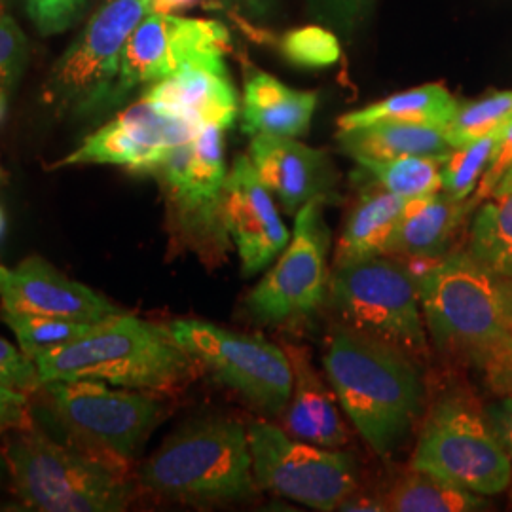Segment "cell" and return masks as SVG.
<instances>
[{
	"instance_id": "25",
	"label": "cell",
	"mask_w": 512,
	"mask_h": 512,
	"mask_svg": "<svg viewBox=\"0 0 512 512\" xmlns=\"http://www.w3.org/2000/svg\"><path fill=\"white\" fill-rule=\"evenodd\" d=\"M458 107L456 97L444 84H425L408 92L395 93L365 109L353 110L340 116L338 128H359L384 120L446 128L452 122Z\"/></svg>"
},
{
	"instance_id": "7",
	"label": "cell",
	"mask_w": 512,
	"mask_h": 512,
	"mask_svg": "<svg viewBox=\"0 0 512 512\" xmlns=\"http://www.w3.org/2000/svg\"><path fill=\"white\" fill-rule=\"evenodd\" d=\"M148 12L150 0H105L57 57L42 86V101L74 118L110 109L126 44Z\"/></svg>"
},
{
	"instance_id": "4",
	"label": "cell",
	"mask_w": 512,
	"mask_h": 512,
	"mask_svg": "<svg viewBox=\"0 0 512 512\" xmlns=\"http://www.w3.org/2000/svg\"><path fill=\"white\" fill-rule=\"evenodd\" d=\"M21 505L38 512H118L128 509L135 484L122 469L78 444H61L31 425L2 446Z\"/></svg>"
},
{
	"instance_id": "31",
	"label": "cell",
	"mask_w": 512,
	"mask_h": 512,
	"mask_svg": "<svg viewBox=\"0 0 512 512\" xmlns=\"http://www.w3.org/2000/svg\"><path fill=\"white\" fill-rule=\"evenodd\" d=\"M503 131H495L469 145L454 148V152L442 164V192L446 196L459 202L469 200L494 160L495 148Z\"/></svg>"
},
{
	"instance_id": "9",
	"label": "cell",
	"mask_w": 512,
	"mask_h": 512,
	"mask_svg": "<svg viewBox=\"0 0 512 512\" xmlns=\"http://www.w3.org/2000/svg\"><path fill=\"white\" fill-rule=\"evenodd\" d=\"M42 389L74 444L128 471L135 454L167 416L154 393L114 389L97 380H55Z\"/></svg>"
},
{
	"instance_id": "44",
	"label": "cell",
	"mask_w": 512,
	"mask_h": 512,
	"mask_svg": "<svg viewBox=\"0 0 512 512\" xmlns=\"http://www.w3.org/2000/svg\"><path fill=\"white\" fill-rule=\"evenodd\" d=\"M10 482V467H8V459L4 454V448H0V488Z\"/></svg>"
},
{
	"instance_id": "17",
	"label": "cell",
	"mask_w": 512,
	"mask_h": 512,
	"mask_svg": "<svg viewBox=\"0 0 512 512\" xmlns=\"http://www.w3.org/2000/svg\"><path fill=\"white\" fill-rule=\"evenodd\" d=\"M2 310L101 323L122 313L109 298L59 272L48 260L29 256L16 268L0 266Z\"/></svg>"
},
{
	"instance_id": "42",
	"label": "cell",
	"mask_w": 512,
	"mask_h": 512,
	"mask_svg": "<svg viewBox=\"0 0 512 512\" xmlns=\"http://www.w3.org/2000/svg\"><path fill=\"white\" fill-rule=\"evenodd\" d=\"M509 192H512V160L511 164L507 165V169L503 171L501 179H499L497 184H495L494 192H492V196H490V198H495V196H505V194H509Z\"/></svg>"
},
{
	"instance_id": "12",
	"label": "cell",
	"mask_w": 512,
	"mask_h": 512,
	"mask_svg": "<svg viewBox=\"0 0 512 512\" xmlns=\"http://www.w3.org/2000/svg\"><path fill=\"white\" fill-rule=\"evenodd\" d=\"M247 435L258 488L315 511H338L359 490L355 459L346 452L294 439L270 421H253Z\"/></svg>"
},
{
	"instance_id": "8",
	"label": "cell",
	"mask_w": 512,
	"mask_h": 512,
	"mask_svg": "<svg viewBox=\"0 0 512 512\" xmlns=\"http://www.w3.org/2000/svg\"><path fill=\"white\" fill-rule=\"evenodd\" d=\"M329 300L351 329L401 349L412 359L425 357L427 329L418 283L403 260L376 256L334 268Z\"/></svg>"
},
{
	"instance_id": "29",
	"label": "cell",
	"mask_w": 512,
	"mask_h": 512,
	"mask_svg": "<svg viewBox=\"0 0 512 512\" xmlns=\"http://www.w3.org/2000/svg\"><path fill=\"white\" fill-rule=\"evenodd\" d=\"M2 321L14 332L18 346L33 361L57 348H63L92 332L99 323H82L63 317H48L19 311H0Z\"/></svg>"
},
{
	"instance_id": "26",
	"label": "cell",
	"mask_w": 512,
	"mask_h": 512,
	"mask_svg": "<svg viewBox=\"0 0 512 512\" xmlns=\"http://www.w3.org/2000/svg\"><path fill=\"white\" fill-rule=\"evenodd\" d=\"M385 511L478 512L492 509L486 495L473 494L439 476L410 469L380 495Z\"/></svg>"
},
{
	"instance_id": "48",
	"label": "cell",
	"mask_w": 512,
	"mask_h": 512,
	"mask_svg": "<svg viewBox=\"0 0 512 512\" xmlns=\"http://www.w3.org/2000/svg\"><path fill=\"white\" fill-rule=\"evenodd\" d=\"M507 395H511V397H512V389H511V391H509V393H507Z\"/></svg>"
},
{
	"instance_id": "11",
	"label": "cell",
	"mask_w": 512,
	"mask_h": 512,
	"mask_svg": "<svg viewBox=\"0 0 512 512\" xmlns=\"http://www.w3.org/2000/svg\"><path fill=\"white\" fill-rule=\"evenodd\" d=\"M167 327L198 365L245 403L272 416L285 412L294 380L285 349L200 319H177Z\"/></svg>"
},
{
	"instance_id": "20",
	"label": "cell",
	"mask_w": 512,
	"mask_h": 512,
	"mask_svg": "<svg viewBox=\"0 0 512 512\" xmlns=\"http://www.w3.org/2000/svg\"><path fill=\"white\" fill-rule=\"evenodd\" d=\"M476 205L478 203L473 198L459 202L444 192L406 200L403 215L387 241L384 256L427 262L450 253L448 249L459 224Z\"/></svg>"
},
{
	"instance_id": "15",
	"label": "cell",
	"mask_w": 512,
	"mask_h": 512,
	"mask_svg": "<svg viewBox=\"0 0 512 512\" xmlns=\"http://www.w3.org/2000/svg\"><path fill=\"white\" fill-rule=\"evenodd\" d=\"M200 129L141 97L90 133L54 167L118 165L131 173L152 175L175 148L190 143Z\"/></svg>"
},
{
	"instance_id": "6",
	"label": "cell",
	"mask_w": 512,
	"mask_h": 512,
	"mask_svg": "<svg viewBox=\"0 0 512 512\" xmlns=\"http://www.w3.org/2000/svg\"><path fill=\"white\" fill-rule=\"evenodd\" d=\"M152 175L164 192L173 247L196 253L205 264H220L230 247L222 211L228 175L224 129H200L190 143L175 148Z\"/></svg>"
},
{
	"instance_id": "38",
	"label": "cell",
	"mask_w": 512,
	"mask_h": 512,
	"mask_svg": "<svg viewBox=\"0 0 512 512\" xmlns=\"http://www.w3.org/2000/svg\"><path fill=\"white\" fill-rule=\"evenodd\" d=\"M480 370L497 395H507L512 389V340L480 366Z\"/></svg>"
},
{
	"instance_id": "41",
	"label": "cell",
	"mask_w": 512,
	"mask_h": 512,
	"mask_svg": "<svg viewBox=\"0 0 512 512\" xmlns=\"http://www.w3.org/2000/svg\"><path fill=\"white\" fill-rule=\"evenodd\" d=\"M202 0H150L152 14H177Z\"/></svg>"
},
{
	"instance_id": "45",
	"label": "cell",
	"mask_w": 512,
	"mask_h": 512,
	"mask_svg": "<svg viewBox=\"0 0 512 512\" xmlns=\"http://www.w3.org/2000/svg\"><path fill=\"white\" fill-rule=\"evenodd\" d=\"M8 97H10V95H6V93H0V122L4 120V116H6V110H8Z\"/></svg>"
},
{
	"instance_id": "43",
	"label": "cell",
	"mask_w": 512,
	"mask_h": 512,
	"mask_svg": "<svg viewBox=\"0 0 512 512\" xmlns=\"http://www.w3.org/2000/svg\"><path fill=\"white\" fill-rule=\"evenodd\" d=\"M499 287H501V294H503V304H505L507 317H509L512 325V279H499Z\"/></svg>"
},
{
	"instance_id": "33",
	"label": "cell",
	"mask_w": 512,
	"mask_h": 512,
	"mask_svg": "<svg viewBox=\"0 0 512 512\" xmlns=\"http://www.w3.org/2000/svg\"><path fill=\"white\" fill-rule=\"evenodd\" d=\"M29 40L18 21L0 12V93L14 92L29 65Z\"/></svg>"
},
{
	"instance_id": "24",
	"label": "cell",
	"mask_w": 512,
	"mask_h": 512,
	"mask_svg": "<svg viewBox=\"0 0 512 512\" xmlns=\"http://www.w3.org/2000/svg\"><path fill=\"white\" fill-rule=\"evenodd\" d=\"M406 200L380 190H368L353 205L338 239L334 253V268L384 256L387 241L403 215Z\"/></svg>"
},
{
	"instance_id": "35",
	"label": "cell",
	"mask_w": 512,
	"mask_h": 512,
	"mask_svg": "<svg viewBox=\"0 0 512 512\" xmlns=\"http://www.w3.org/2000/svg\"><path fill=\"white\" fill-rule=\"evenodd\" d=\"M0 384L8 385L23 393L42 389L37 363L21 349L0 336Z\"/></svg>"
},
{
	"instance_id": "13",
	"label": "cell",
	"mask_w": 512,
	"mask_h": 512,
	"mask_svg": "<svg viewBox=\"0 0 512 512\" xmlns=\"http://www.w3.org/2000/svg\"><path fill=\"white\" fill-rule=\"evenodd\" d=\"M325 200H311L294 215L293 236L274 268L249 293L245 308L260 323L281 325L319 310L329 298L330 232Z\"/></svg>"
},
{
	"instance_id": "21",
	"label": "cell",
	"mask_w": 512,
	"mask_h": 512,
	"mask_svg": "<svg viewBox=\"0 0 512 512\" xmlns=\"http://www.w3.org/2000/svg\"><path fill=\"white\" fill-rule=\"evenodd\" d=\"M293 366V391L283 412L285 431L294 439L325 448L348 444V427L336 406L332 387L321 380L304 349H285Z\"/></svg>"
},
{
	"instance_id": "2",
	"label": "cell",
	"mask_w": 512,
	"mask_h": 512,
	"mask_svg": "<svg viewBox=\"0 0 512 512\" xmlns=\"http://www.w3.org/2000/svg\"><path fill=\"white\" fill-rule=\"evenodd\" d=\"M42 385L55 380H97L114 387L173 393L198 376V361L169 327L118 313L92 332L35 359Z\"/></svg>"
},
{
	"instance_id": "49",
	"label": "cell",
	"mask_w": 512,
	"mask_h": 512,
	"mask_svg": "<svg viewBox=\"0 0 512 512\" xmlns=\"http://www.w3.org/2000/svg\"><path fill=\"white\" fill-rule=\"evenodd\" d=\"M511 503H512V499H511Z\"/></svg>"
},
{
	"instance_id": "32",
	"label": "cell",
	"mask_w": 512,
	"mask_h": 512,
	"mask_svg": "<svg viewBox=\"0 0 512 512\" xmlns=\"http://www.w3.org/2000/svg\"><path fill=\"white\" fill-rule=\"evenodd\" d=\"M281 52L298 67L323 69L340 59V42L323 27H300L281 40Z\"/></svg>"
},
{
	"instance_id": "36",
	"label": "cell",
	"mask_w": 512,
	"mask_h": 512,
	"mask_svg": "<svg viewBox=\"0 0 512 512\" xmlns=\"http://www.w3.org/2000/svg\"><path fill=\"white\" fill-rule=\"evenodd\" d=\"M33 425L29 395L0 384V435Z\"/></svg>"
},
{
	"instance_id": "14",
	"label": "cell",
	"mask_w": 512,
	"mask_h": 512,
	"mask_svg": "<svg viewBox=\"0 0 512 512\" xmlns=\"http://www.w3.org/2000/svg\"><path fill=\"white\" fill-rule=\"evenodd\" d=\"M228 50L230 33L220 21L148 12L126 44L110 109L137 86L160 82L186 65L224 57Z\"/></svg>"
},
{
	"instance_id": "16",
	"label": "cell",
	"mask_w": 512,
	"mask_h": 512,
	"mask_svg": "<svg viewBox=\"0 0 512 512\" xmlns=\"http://www.w3.org/2000/svg\"><path fill=\"white\" fill-rule=\"evenodd\" d=\"M222 211L238 251L243 275H255L287 247L291 232L279 217L272 192L260 181L249 154H241L226 175Z\"/></svg>"
},
{
	"instance_id": "30",
	"label": "cell",
	"mask_w": 512,
	"mask_h": 512,
	"mask_svg": "<svg viewBox=\"0 0 512 512\" xmlns=\"http://www.w3.org/2000/svg\"><path fill=\"white\" fill-rule=\"evenodd\" d=\"M511 124L512 90L494 92L459 105L452 122L446 126V135L450 145L459 148L495 131H503Z\"/></svg>"
},
{
	"instance_id": "18",
	"label": "cell",
	"mask_w": 512,
	"mask_h": 512,
	"mask_svg": "<svg viewBox=\"0 0 512 512\" xmlns=\"http://www.w3.org/2000/svg\"><path fill=\"white\" fill-rule=\"evenodd\" d=\"M249 158L260 181L287 215H296L311 200L327 202L334 173L325 152L294 137L256 135L249 147Z\"/></svg>"
},
{
	"instance_id": "47",
	"label": "cell",
	"mask_w": 512,
	"mask_h": 512,
	"mask_svg": "<svg viewBox=\"0 0 512 512\" xmlns=\"http://www.w3.org/2000/svg\"><path fill=\"white\" fill-rule=\"evenodd\" d=\"M6 181V173H4V169L0 167V184L4 183Z\"/></svg>"
},
{
	"instance_id": "10",
	"label": "cell",
	"mask_w": 512,
	"mask_h": 512,
	"mask_svg": "<svg viewBox=\"0 0 512 512\" xmlns=\"http://www.w3.org/2000/svg\"><path fill=\"white\" fill-rule=\"evenodd\" d=\"M410 469L486 497L503 494L512 486V461L484 410L458 393L442 397L431 408Z\"/></svg>"
},
{
	"instance_id": "22",
	"label": "cell",
	"mask_w": 512,
	"mask_h": 512,
	"mask_svg": "<svg viewBox=\"0 0 512 512\" xmlns=\"http://www.w3.org/2000/svg\"><path fill=\"white\" fill-rule=\"evenodd\" d=\"M317 93L298 92L272 74L247 76L243 92V131L251 137H298L310 128Z\"/></svg>"
},
{
	"instance_id": "1",
	"label": "cell",
	"mask_w": 512,
	"mask_h": 512,
	"mask_svg": "<svg viewBox=\"0 0 512 512\" xmlns=\"http://www.w3.org/2000/svg\"><path fill=\"white\" fill-rule=\"evenodd\" d=\"M323 366L330 387L359 435L389 456L418 418L423 385L414 359L348 325L329 334Z\"/></svg>"
},
{
	"instance_id": "3",
	"label": "cell",
	"mask_w": 512,
	"mask_h": 512,
	"mask_svg": "<svg viewBox=\"0 0 512 512\" xmlns=\"http://www.w3.org/2000/svg\"><path fill=\"white\" fill-rule=\"evenodd\" d=\"M137 482L150 494L190 505L249 499L258 484L247 429L220 416L192 421L141 465Z\"/></svg>"
},
{
	"instance_id": "34",
	"label": "cell",
	"mask_w": 512,
	"mask_h": 512,
	"mask_svg": "<svg viewBox=\"0 0 512 512\" xmlns=\"http://www.w3.org/2000/svg\"><path fill=\"white\" fill-rule=\"evenodd\" d=\"M25 14L44 37L61 35L78 23L88 6V0H21Z\"/></svg>"
},
{
	"instance_id": "39",
	"label": "cell",
	"mask_w": 512,
	"mask_h": 512,
	"mask_svg": "<svg viewBox=\"0 0 512 512\" xmlns=\"http://www.w3.org/2000/svg\"><path fill=\"white\" fill-rule=\"evenodd\" d=\"M490 427L494 429L495 437L501 442L503 450L512 461V397L499 395V399L484 408Z\"/></svg>"
},
{
	"instance_id": "23",
	"label": "cell",
	"mask_w": 512,
	"mask_h": 512,
	"mask_svg": "<svg viewBox=\"0 0 512 512\" xmlns=\"http://www.w3.org/2000/svg\"><path fill=\"white\" fill-rule=\"evenodd\" d=\"M338 143L355 162L393 160L403 156H427L446 162L454 152L446 128L391 120L340 129Z\"/></svg>"
},
{
	"instance_id": "40",
	"label": "cell",
	"mask_w": 512,
	"mask_h": 512,
	"mask_svg": "<svg viewBox=\"0 0 512 512\" xmlns=\"http://www.w3.org/2000/svg\"><path fill=\"white\" fill-rule=\"evenodd\" d=\"M220 4H224L226 8H230L232 12L241 14L243 18L264 19L270 10L274 0H219Z\"/></svg>"
},
{
	"instance_id": "5",
	"label": "cell",
	"mask_w": 512,
	"mask_h": 512,
	"mask_svg": "<svg viewBox=\"0 0 512 512\" xmlns=\"http://www.w3.org/2000/svg\"><path fill=\"white\" fill-rule=\"evenodd\" d=\"M414 275L425 327L439 351L480 368L511 342L499 279L469 251L427 260Z\"/></svg>"
},
{
	"instance_id": "46",
	"label": "cell",
	"mask_w": 512,
	"mask_h": 512,
	"mask_svg": "<svg viewBox=\"0 0 512 512\" xmlns=\"http://www.w3.org/2000/svg\"><path fill=\"white\" fill-rule=\"evenodd\" d=\"M4 232H6V215H4V209L0 207V239L4 236Z\"/></svg>"
},
{
	"instance_id": "27",
	"label": "cell",
	"mask_w": 512,
	"mask_h": 512,
	"mask_svg": "<svg viewBox=\"0 0 512 512\" xmlns=\"http://www.w3.org/2000/svg\"><path fill=\"white\" fill-rule=\"evenodd\" d=\"M467 251L495 277L512 279V192L480 205Z\"/></svg>"
},
{
	"instance_id": "19",
	"label": "cell",
	"mask_w": 512,
	"mask_h": 512,
	"mask_svg": "<svg viewBox=\"0 0 512 512\" xmlns=\"http://www.w3.org/2000/svg\"><path fill=\"white\" fill-rule=\"evenodd\" d=\"M141 97L198 128H232L239 114L238 93L224 57L186 65L179 73L147 86Z\"/></svg>"
},
{
	"instance_id": "28",
	"label": "cell",
	"mask_w": 512,
	"mask_h": 512,
	"mask_svg": "<svg viewBox=\"0 0 512 512\" xmlns=\"http://www.w3.org/2000/svg\"><path fill=\"white\" fill-rule=\"evenodd\" d=\"M384 190L404 200L431 196L442 190L444 160L427 156H403L393 160L357 162Z\"/></svg>"
},
{
	"instance_id": "37",
	"label": "cell",
	"mask_w": 512,
	"mask_h": 512,
	"mask_svg": "<svg viewBox=\"0 0 512 512\" xmlns=\"http://www.w3.org/2000/svg\"><path fill=\"white\" fill-rule=\"evenodd\" d=\"M512 160V124L509 128L503 131L501 139H499V145L495 148L494 160L490 167L486 169V173L482 175L480 183L476 186L475 196L473 200L476 203L484 202L492 196L494 192L495 184L501 179L503 171L507 169V165L511 164Z\"/></svg>"
}]
</instances>
